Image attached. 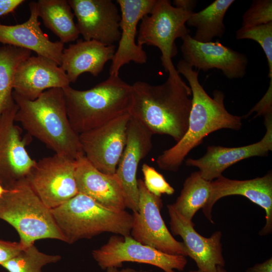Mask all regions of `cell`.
<instances>
[{"instance_id": "obj_1", "label": "cell", "mask_w": 272, "mask_h": 272, "mask_svg": "<svg viewBox=\"0 0 272 272\" xmlns=\"http://www.w3.org/2000/svg\"><path fill=\"white\" fill-rule=\"evenodd\" d=\"M176 67L178 73L188 82L192 92V104L186 133L156 159L160 169L171 172L178 170L187 155L200 144L206 137L223 128L239 130L242 126V118L227 110L222 91L215 90L213 97L207 94L199 82V71L193 70L183 59L178 61Z\"/></svg>"}, {"instance_id": "obj_2", "label": "cell", "mask_w": 272, "mask_h": 272, "mask_svg": "<svg viewBox=\"0 0 272 272\" xmlns=\"http://www.w3.org/2000/svg\"><path fill=\"white\" fill-rule=\"evenodd\" d=\"M191 104L189 86L179 75H169L160 85L134 83L128 112L153 134H166L177 142L187 130Z\"/></svg>"}, {"instance_id": "obj_3", "label": "cell", "mask_w": 272, "mask_h": 272, "mask_svg": "<svg viewBox=\"0 0 272 272\" xmlns=\"http://www.w3.org/2000/svg\"><path fill=\"white\" fill-rule=\"evenodd\" d=\"M18 108L15 121L30 137L45 144L55 154L76 160L84 154L79 136L72 128L62 88L48 89L34 100L13 92Z\"/></svg>"}, {"instance_id": "obj_4", "label": "cell", "mask_w": 272, "mask_h": 272, "mask_svg": "<svg viewBox=\"0 0 272 272\" xmlns=\"http://www.w3.org/2000/svg\"><path fill=\"white\" fill-rule=\"evenodd\" d=\"M62 90L70 124L78 134L129 113L131 85L119 76H109L88 90L70 86Z\"/></svg>"}, {"instance_id": "obj_5", "label": "cell", "mask_w": 272, "mask_h": 272, "mask_svg": "<svg viewBox=\"0 0 272 272\" xmlns=\"http://www.w3.org/2000/svg\"><path fill=\"white\" fill-rule=\"evenodd\" d=\"M51 211L65 242L69 244L105 232L130 235L132 214L106 208L82 193Z\"/></svg>"}, {"instance_id": "obj_6", "label": "cell", "mask_w": 272, "mask_h": 272, "mask_svg": "<svg viewBox=\"0 0 272 272\" xmlns=\"http://www.w3.org/2000/svg\"><path fill=\"white\" fill-rule=\"evenodd\" d=\"M0 198V219L12 226L27 247L40 239L65 242L51 209L32 190L26 178L7 189Z\"/></svg>"}, {"instance_id": "obj_7", "label": "cell", "mask_w": 272, "mask_h": 272, "mask_svg": "<svg viewBox=\"0 0 272 272\" xmlns=\"http://www.w3.org/2000/svg\"><path fill=\"white\" fill-rule=\"evenodd\" d=\"M192 12L172 6L169 0H156L151 13L141 20L137 44L158 48L162 65L169 75H179L172 60L177 53L175 41L189 34L185 23Z\"/></svg>"}, {"instance_id": "obj_8", "label": "cell", "mask_w": 272, "mask_h": 272, "mask_svg": "<svg viewBox=\"0 0 272 272\" xmlns=\"http://www.w3.org/2000/svg\"><path fill=\"white\" fill-rule=\"evenodd\" d=\"M76 168V160L54 154L36 161L26 179L44 204L52 209L79 193Z\"/></svg>"}, {"instance_id": "obj_9", "label": "cell", "mask_w": 272, "mask_h": 272, "mask_svg": "<svg viewBox=\"0 0 272 272\" xmlns=\"http://www.w3.org/2000/svg\"><path fill=\"white\" fill-rule=\"evenodd\" d=\"M138 211L132 214L130 235L138 242L166 254L187 256L183 242L173 237L161 216V197L151 193L142 179H138Z\"/></svg>"}, {"instance_id": "obj_10", "label": "cell", "mask_w": 272, "mask_h": 272, "mask_svg": "<svg viewBox=\"0 0 272 272\" xmlns=\"http://www.w3.org/2000/svg\"><path fill=\"white\" fill-rule=\"evenodd\" d=\"M99 266L106 270L109 267H120L123 262H133L150 264L164 272L182 271L187 260L182 255H171L144 245L130 235H114L106 243L92 252Z\"/></svg>"}, {"instance_id": "obj_11", "label": "cell", "mask_w": 272, "mask_h": 272, "mask_svg": "<svg viewBox=\"0 0 272 272\" xmlns=\"http://www.w3.org/2000/svg\"><path fill=\"white\" fill-rule=\"evenodd\" d=\"M18 108L14 101L0 116V184L5 189L26 178L36 163L26 150L32 137H23L16 124Z\"/></svg>"}, {"instance_id": "obj_12", "label": "cell", "mask_w": 272, "mask_h": 272, "mask_svg": "<svg viewBox=\"0 0 272 272\" xmlns=\"http://www.w3.org/2000/svg\"><path fill=\"white\" fill-rule=\"evenodd\" d=\"M129 113L79 134L84 155L98 170L113 175L125 148Z\"/></svg>"}, {"instance_id": "obj_13", "label": "cell", "mask_w": 272, "mask_h": 272, "mask_svg": "<svg viewBox=\"0 0 272 272\" xmlns=\"http://www.w3.org/2000/svg\"><path fill=\"white\" fill-rule=\"evenodd\" d=\"M85 40H94L106 45L119 41L120 12L111 0H68Z\"/></svg>"}, {"instance_id": "obj_14", "label": "cell", "mask_w": 272, "mask_h": 272, "mask_svg": "<svg viewBox=\"0 0 272 272\" xmlns=\"http://www.w3.org/2000/svg\"><path fill=\"white\" fill-rule=\"evenodd\" d=\"M180 46L183 60L192 68L207 72L217 69L228 79L245 76L248 60L246 55L215 42H200L187 34L181 38Z\"/></svg>"}, {"instance_id": "obj_15", "label": "cell", "mask_w": 272, "mask_h": 272, "mask_svg": "<svg viewBox=\"0 0 272 272\" xmlns=\"http://www.w3.org/2000/svg\"><path fill=\"white\" fill-rule=\"evenodd\" d=\"M153 135L140 122L130 117L126 145L115 174L121 184L126 207L133 212L138 211V166L152 149Z\"/></svg>"}, {"instance_id": "obj_16", "label": "cell", "mask_w": 272, "mask_h": 272, "mask_svg": "<svg viewBox=\"0 0 272 272\" xmlns=\"http://www.w3.org/2000/svg\"><path fill=\"white\" fill-rule=\"evenodd\" d=\"M212 190L210 199L202 209L206 217L214 224L212 211L215 203L225 196L240 195L259 206L265 212V224L259 234L265 236L272 232V173L252 179L238 180L221 175L211 181Z\"/></svg>"}, {"instance_id": "obj_17", "label": "cell", "mask_w": 272, "mask_h": 272, "mask_svg": "<svg viewBox=\"0 0 272 272\" xmlns=\"http://www.w3.org/2000/svg\"><path fill=\"white\" fill-rule=\"evenodd\" d=\"M167 207L171 233L182 238L187 256L195 261L198 269L202 272H217L218 266L224 267L222 232L217 231L210 237H203L195 231L193 222L186 220L172 204Z\"/></svg>"}, {"instance_id": "obj_18", "label": "cell", "mask_w": 272, "mask_h": 272, "mask_svg": "<svg viewBox=\"0 0 272 272\" xmlns=\"http://www.w3.org/2000/svg\"><path fill=\"white\" fill-rule=\"evenodd\" d=\"M156 0H117L120 8L121 35L118 46L112 59L109 76H119L121 67L133 61L147 62V55L142 46L136 43L137 26L142 19L150 14Z\"/></svg>"}, {"instance_id": "obj_19", "label": "cell", "mask_w": 272, "mask_h": 272, "mask_svg": "<svg viewBox=\"0 0 272 272\" xmlns=\"http://www.w3.org/2000/svg\"><path fill=\"white\" fill-rule=\"evenodd\" d=\"M266 132L259 142L239 147L210 146L206 154L197 159H188L187 166L199 169L201 177L212 181L221 176L229 167L244 159L255 156H266L272 150V115L264 117Z\"/></svg>"}, {"instance_id": "obj_20", "label": "cell", "mask_w": 272, "mask_h": 272, "mask_svg": "<svg viewBox=\"0 0 272 272\" xmlns=\"http://www.w3.org/2000/svg\"><path fill=\"white\" fill-rule=\"evenodd\" d=\"M68 77L55 62L41 56H31L18 65L13 79V92L34 100L45 91L70 86Z\"/></svg>"}, {"instance_id": "obj_21", "label": "cell", "mask_w": 272, "mask_h": 272, "mask_svg": "<svg viewBox=\"0 0 272 272\" xmlns=\"http://www.w3.org/2000/svg\"><path fill=\"white\" fill-rule=\"evenodd\" d=\"M29 7L30 15L24 23L14 25L0 24V43L33 51L60 66L64 44L60 41H50L41 30L36 2H30Z\"/></svg>"}, {"instance_id": "obj_22", "label": "cell", "mask_w": 272, "mask_h": 272, "mask_svg": "<svg viewBox=\"0 0 272 272\" xmlns=\"http://www.w3.org/2000/svg\"><path fill=\"white\" fill-rule=\"evenodd\" d=\"M75 178L79 193L84 194L108 209L124 211L122 189L115 174L104 173L96 169L84 154L76 159Z\"/></svg>"}, {"instance_id": "obj_23", "label": "cell", "mask_w": 272, "mask_h": 272, "mask_svg": "<svg viewBox=\"0 0 272 272\" xmlns=\"http://www.w3.org/2000/svg\"><path fill=\"white\" fill-rule=\"evenodd\" d=\"M116 51L115 45H106L94 40L78 39L64 48L60 66L71 83H75L83 73H89L96 77L105 64L112 60Z\"/></svg>"}, {"instance_id": "obj_24", "label": "cell", "mask_w": 272, "mask_h": 272, "mask_svg": "<svg viewBox=\"0 0 272 272\" xmlns=\"http://www.w3.org/2000/svg\"><path fill=\"white\" fill-rule=\"evenodd\" d=\"M37 12L45 26L62 43L78 40L80 35L74 18V14L66 0H39Z\"/></svg>"}, {"instance_id": "obj_25", "label": "cell", "mask_w": 272, "mask_h": 272, "mask_svg": "<svg viewBox=\"0 0 272 272\" xmlns=\"http://www.w3.org/2000/svg\"><path fill=\"white\" fill-rule=\"evenodd\" d=\"M234 0H216L198 12H192L186 24L196 28L192 38L200 42L212 41L215 37L222 38L226 30L224 19Z\"/></svg>"}, {"instance_id": "obj_26", "label": "cell", "mask_w": 272, "mask_h": 272, "mask_svg": "<svg viewBox=\"0 0 272 272\" xmlns=\"http://www.w3.org/2000/svg\"><path fill=\"white\" fill-rule=\"evenodd\" d=\"M211 190V181L203 179L199 171L193 172L185 180L180 195L172 205L186 220L192 222L195 213L208 203Z\"/></svg>"}, {"instance_id": "obj_27", "label": "cell", "mask_w": 272, "mask_h": 272, "mask_svg": "<svg viewBox=\"0 0 272 272\" xmlns=\"http://www.w3.org/2000/svg\"><path fill=\"white\" fill-rule=\"evenodd\" d=\"M31 51L0 45V116L14 102L13 82L19 63L31 56Z\"/></svg>"}, {"instance_id": "obj_28", "label": "cell", "mask_w": 272, "mask_h": 272, "mask_svg": "<svg viewBox=\"0 0 272 272\" xmlns=\"http://www.w3.org/2000/svg\"><path fill=\"white\" fill-rule=\"evenodd\" d=\"M61 258L59 255L40 251L33 244L26 247L18 255L1 266L8 272H42L44 266L56 263Z\"/></svg>"}, {"instance_id": "obj_29", "label": "cell", "mask_w": 272, "mask_h": 272, "mask_svg": "<svg viewBox=\"0 0 272 272\" xmlns=\"http://www.w3.org/2000/svg\"><path fill=\"white\" fill-rule=\"evenodd\" d=\"M236 38L252 40L260 45L267 59L268 77L272 80V22L249 28L241 27L236 31Z\"/></svg>"}, {"instance_id": "obj_30", "label": "cell", "mask_w": 272, "mask_h": 272, "mask_svg": "<svg viewBox=\"0 0 272 272\" xmlns=\"http://www.w3.org/2000/svg\"><path fill=\"white\" fill-rule=\"evenodd\" d=\"M272 22V1L254 0L242 17L243 28L266 24Z\"/></svg>"}, {"instance_id": "obj_31", "label": "cell", "mask_w": 272, "mask_h": 272, "mask_svg": "<svg viewBox=\"0 0 272 272\" xmlns=\"http://www.w3.org/2000/svg\"><path fill=\"white\" fill-rule=\"evenodd\" d=\"M142 171L145 185L151 193L160 197L162 194L171 195L174 193V188L153 167L144 163L142 165Z\"/></svg>"}, {"instance_id": "obj_32", "label": "cell", "mask_w": 272, "mask_h": 272, "mask_svg": "<svg viewBox=\"0 0 272 272\" xmlns=\"http://www.w3.org/2000/svg\"><path fill=\"white\" fill-rule=\"evenodd\" d=\"M26 247L19 242L0 239V266L18 255Z\"/></svg>"}, {"instance_id": "obj_33", "label": "cell", "mask_w": 272, "mask_h": 272, "mask_svg": "<svg viewBox=\"0 0 272 272\" xmlns=\"http://www.w3.org/2000/svg\"><path fill=\"white\" fill-rule=\"evenodd\" d=\"M253 112H256V116H263L264 117L272 115V80L269 81V85L265 94L262 99L256 105L244 116L245 118Z\"/></svg>"}, {"instance_id": "obj_34", "label": "cell", "mask_w": 272, "mask_h": 272, "mask_svg": "<svg viewBox=\"0 0 272 272\" xmlns=\"http://www.w3.org/2000/svg\"><path fill=\"white\" fill-rule=\"evenodd\" d=\"M25 2L24 0H0V17L14 12Z\"/></svg>"}, {"instance_id": "obj_35", "label": "cell", "mask_w": 272, "mask_h": 272, "mask_svg": "<svg viewBox=\"0 0 272 272\" xmlns=\"http://www.w3.org/2000/svg\"><path fill=\"white\" fill-rule=\"evenodd\" d=\"M245 272H272V258L248 268Z\"/></svg>"}, {"instance_id": "obj_36", "label": "cell", "mask_w": 272, "mask_h": 272, "mask_svg": "<svg viewBox=\"0 0 272 272\" xmlns=\"http://www.w3.org/2000/svg\"><path fill=\"white\" fill-rule=\"evenodd\" d=\"M174 6L189 12H193L197 2L194 0H174Z\"/></svg>"}, {"instance_id": "obj_37", "label": "cell", "mask_w": 272, "mask_h": 272, "mask_svg": "<svg viewBox=\"0 0 272 272\" xmlns=\"http://www.w3.org/2000/svg\"><path fill=\"white\" fill-rule=\"evenodd\" d=\"M106 270V272H137L134 269L131 268H126L119 270L116 267H109Z\"/></svg>"}, {"instance_id": "obj_38", "label": "cell", "mask_w": 272, "mask_h": 272, "mask_svg": "<svg viewBox=\"0 0 272 272\" xmlns=\"http://www.w3.org/2000/svg\"><path fill=\"white\" fill-rule=\"evenodd\" d=\"M189 272H202L201 271L197 270H190ZM217 272H228V271L224 268L223 266H218Z\"/></svg>"}, {"instance_id": "obj_39", "label": "cell", "mask_w": 272, "mask_h": 272, "mask_svg": "<svg viewBox=\"0 0 272 272\" xmlns=\"http://www.w3.org/2000/svg\"><path fill=\"white\" fill-rule=\"evenodd\" d=\"M7 189H5L1 184H0V198L3 195V194L7 191Z\"/></svg>"}]
</instances>
